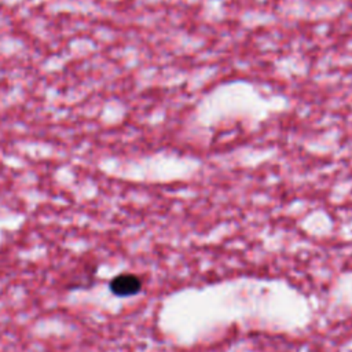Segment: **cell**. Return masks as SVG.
Returning <instances> with one entry per match:
<instances>
[{
  "label": "cell",
  "instance_id": "cell-1",
  "mask_svg": "<svg viewBox=\"0 0 352 352\" xmlns=\"http://www.w3.org/2000/svg\"><path fill=\"white\" fill-rule=\"evenodd\" d=\"M109 287L117 297H131L142 290V279L135 274H120L110 280Z\"/></svg>",
  "mask_w": 352,
  "mask_h": 352
}]
</instances>
